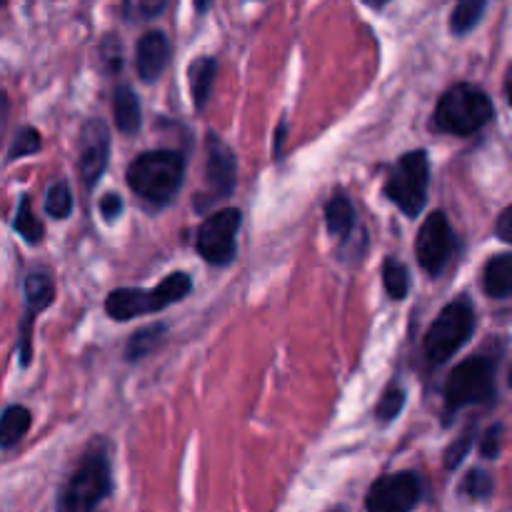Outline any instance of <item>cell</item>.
<instances>
[{"instance_id": "22", "label": "cell", "mask_w": 512, "mask_h": 512, "mask_svg": "<svg viewBox=\"0 0 512 512\" xmlns=\"http://www.w3.org/2000/svg\"><path fill=\"white\" fill-rule=\"evenodd\" d=\"M485 5H488V0H460L455 5L453 15H450V30L455 35L470 33L480 23V18H483Z\"/></svg>"}, {"instance_id": "15", "label": "cell", "mask_w": 512, "mask_h": 512, "mask_svg": "<svg viewBox=\"0 0 512 512\" xmlns=\"http://www.w3.org/2000/svg\"><path fill=\"white\" fill-rule=\"evenodd\" d=\"M113 115H115V125H118L120 133L133 135L140 130V123H143V115H140V100L130 85L123 83L115 88Z\"/></svg>"}, {"instance_id": "27", "label": "cell", "mask_w": 512, "mask_h": 512, "mask_svg": "<svg viewBox=\"0 0 512 512\" xmlns=\"http://www.w3.org/2000/svg\"><path fill=\"white\" fill-rule=\"evenodd\" d=\"M403 405H405V390L400 388V385H393V388L385 390L380 403L375 405V418H378L380 423H390V420L398 418Z\"/></svg>"}, {"instance_id": "17", "label": "cell", "mask_w": 512, "mask_h": 512, "mask_svg": "<svg viewBox=\"0 0 512 512\" xmlns=\"http://www.w3.org/2000/svg\"><path fill=\"white\" fill-rule=\"evenodd\" d=\"M483 288L490 298L503 300L512 295V255H495L483 270Z\"/></svg>"}, {"instance_id": "35", "label": "cell", "mask_w": 512, "mask_h": 512, "mask_svg": "<svg viewBox=\"0 0 512 512\" xmlns=\"http://www.w3.org/2000/svg\"><path fill=\"white\" fill-rule=\"evenodd\" d=\"M505 93H508V100H510V105H512V65H510V70H508V78H505Z\"/></svg>"}, {"instance_id": "12", "label": "cell", "mask_w": 512, "mask_h": 512, "mask_svg": "<svg viewBox=\"0 0 512 512\" xmlns=\"http://www.w3.org/2000/svg\"><path fill=\"white\" fill-rule=\"evenodd\" d=\"M170 60V43L165 33L160 30H148L143 38L138 40L135 48V70H138L143 83H153L160 78Z\"/></svg>"}, {"instance_id": "5", "label": "cell", "mask_w": 512, "mask_h": 512, "mask_svg": "<svg viewBox=\"0 0 512 512\" xmlns=\"http://www.w3.org/2000/svg\"><path fill=\"white\" fill-rule=\"evenodd\" d=\"M475 328V313L468 300H455L445 305L443 313L433 320L428 335H425V358L430 363H445L453 358L460 348L470 340Z\"/></svg>"}, {"instance_id": "24", "label": "cell", "mask_w": 512, "mask_h": 512, "mask_svg": "<svg viewBox=\"0 0 512 512\" xmlns=\"http://www.w3.org/2000/svg\"><path fill=\"white\" fill-rule=\"evenodd\" d=\"M15 230L23 235L28 243H40L43 240V225L35 218L33 208H30V198H23L18 205V215H15Z\"/></svg>"}, {"instance_id": "19", "label": "cell", "mask_w": 512, "mask_h": 512, "mask_svg": "<svg viewBox=\"0 0 512 512\" xmlns=\"http://www.w3.org/2000/svg\"><path fill=\"white\" fill-rule=\"evenodd\" d=\"M30 410L23 405H10L3 415H0V448L8 450L23 440V435L30 430Z\"/></svg>"}, {"instance_id": "10", "label": "cell", "mask_w": 512, "mask_h": 512, "mask_svg": "<svg viewBox=\"0 0 512 512\" xmlns=\"http://www.w3.org/2000/svg\"><path fill=\"white\" fill-rule=\"evenodd\" d=\"M238 178V160L230 145L220 135L208 133L205 138V203L228 198L235 190Z\"/></svg>"}, {"instance_id": "33", "label": "cell", "mask_w": 512, "mask_h": 512, "mask_svg": "<svg viewBox=\"0 0 512 512\" xmlns=\"http://www.w3.org/2000/svg\"><path fill=\"white\" fill-rule=\"evenodd\" d=\"M100 213H103L105 220H115L123 213V198L118 193L103 195V200H100Z\"/></svg>"}, {"instance_id": "20", "label": "cell", "mask_w": 512, "mask_h": 512, "mask_svg": "<svg viewBox=\"0 0 512 512\" xmlns=\"http://www.w3.org/2000/svg\"><path fill=\"white\" fill-rule=\"evenodd\" d=\"M190 288H193V280L185 273H170L158 288L150 290V300H153V313L168 308V305L180 303V300L188 298Z\"/></svg>"}, {"instance_id": "9", "label": "cell", "mask_w": 512, "mask_h": 512, "mask_svg": "<svg viewBox=\"0 0 512 512\" xmlns=\"http://www.w3.org/2000/svg\"><path fill=\"white\" fill-rule=\"evenodd\" d=\"M415 253L418 263L425 273L440 275L448 265L450 253H453V228L443 210H435L420 228L418 240H415Z\"/></svg>"}, {"instance_id": "26", "label": "cell", "mask_w": 512, "mask_h": 512, "mask_svg": "<svg viewBox=\"0 0 512 512\" xmlns=\"http://www.w3.org/2000/svg\"><path fill=\"white\" fill-rule=\"evenodd\" d=\"M493 478H490L485 470H470L468 475H465L463 485H460V493L468 495V498L473 500H488L490 495H493Z\"/></svg>"}, {"instance_id": "3", "label": "cell", "mask_w": 512, "mask_h": 512, "mask_svg": "<svg viewBox=\"0 0 512 512\" xmlns=\"http://www.w3.org/2000/svg\"><path fill=\"white\" fill-rule=\"evenodd\" d=\"M493 118V103L488 95L470 83H458L440 98L435 108V128L450 135H473Z\"/></svg>"}, {"instance_id": "6", "label": "cell", "mask_w": 512, "mask_h": 512, "mask_svg": "<svg viewBox=\"0 0 512 512\" xmlns=\"http://www.w3.org/2000/svg\"><path fill=\"white\" fill-rule=\"evenodd\" d=\"M495 393V368L488 358H468L450 373L445 383V410L485 403Z\"/></svg>"}, {"instance_id": "38", "label": "cell", "mask_w": 512, "mask_h": 512, "mask_svg": "<svg viewBox=\"0 0 512 512\" xmlns=\"http://www.w3.org/2000/svg\"><path fill=\"white\" fill-rule=\"evenodd\" d=\"M510 388H512V370H510Z\"/></svg>"}, {"instance_id": "29", "label": "cell", "mask_w": 512, "mask_h": 512, "mask_svg": "<svg viewBox=\"0 0 512 512\" xmlns=\"http://www.w3.org/2000/svg\"><path fill=\"white\" fill-rule=\"evenodd\" d=\"M100 58L108 73H118L123 68V45L115 35H105L103 43H100Z\"/></svg>"}, {"instance_id": "4", "label": "cell", "mask_w": 512, "mask_h": 512, "mask_svg": "<svg viewBox=\"0 0 512 512\" xmlns=\"http://www.w3.org/2000/svg\"><path fill=\"white\" fill-rule=\"evenodd\" d=\"M430 163L425 150H410L395 163L385 180V195L390 203L398 205L408 218H418L428 203Z\"/></svg>"}, {"instance_id": "14", "label": "cell", "mask_w": 512, "mask_h": 512, "mask_svg": "<svg viewBox=\"0 0 512 512\" xmlns=\"http://www.w3.org/2000/svg\"><path fill=\"white\" fill-rule=\"evenodd\" d=\"M105 313L118 323L125 320L140 318V315L153 313V300H150V290L143 288H118L108 295L105 300Z\"/></svg>"}, {"instance_id": "1", "label": "cell", "mask_w": 512, "mask_h": 512, "mask_svg": "<svg viewBox=\"0 0 512 512\" xmlns=\"http://www.w3.org/2000/svg\"><path fill=\"white\" fill-rule=\"evenodd\" d=\"M185 175V158L178 150H148L128 165L130 190L150 205H168L178 195Z\"/></svg>"}, {"instance_id": "36", "label": "cell", "mask_w": 512, "mask_h": 512, "mask_svg": "<svg viewBox=\"0 0 512 512\" xmlns=\"http://www.w3.org/2000/svg\"><path fill=\"white\" fill-rule=\"evenodd\" d=\"M193 3H195V8H198V13H205V10L213 5V0H193Z\"/></svg>"}, {"instance_id": "25", "label": "cell", "mask_w": 512, "mask_h": 512, "mask_svg": "<svg viewBox=\"0 0 512 512\" xmlns=\"http://www.w3.org/2000/svg\"><path fill=\"white\" fill-rule=\"evenodd\" d=\"M45 210H48V215H53V218L63 220L68 218L70 210H73V193H70L68 183H55L50 185L48 195H45Z\"/></svg>"}, {"instance_id": "11", "label": "cell", "mask_w": 512, "mask_h": 512, "mask_svg": "<svg viewBox=\"0 0 512 512\" xmlns=\"http://www.w3.org/2000/svg\"><path fill=\"white\" fill-rule=\"evenodd\" d=\"M110 155V130L103 120L90 118L80 130L78 140V170L85 188H93L105 173Z\"/></svg>"}, {"instance_id": "21", "label": "cell", "mask_w": 512, "mask_h": 512, "mask_svg": "<svg viewBox=\"0 0 512 512\" xmlns=\"http://www.w3.org/2000/svg\"><path fill=\"white\" fill-rule=\"evenodd\" d=\"M163 335H165V325L163 323H155V325H148V328H140L138 333L130 338L128 348H125V358H128L130 363L148 358V355L153 353V350L158 348L160 343H163Z\"/></svg>"}, {"instance_id": "34", "label": "cell", "mask_w": 512, "mask_h": 512, "mask_svg": "<svg viewBox=\"0 0 512 512\" xmlns=\"http://www.w3.org/2000/svg\"><path fill=\"white\" fill-rule=\"evenodd\" d=\"M495 233H498L500 240L505 243H512V205L505 208L503 213L498 215V223H495Z\"/></svg>"}, {"instance_id": "30", "label": "cell", "mask_w": 512, "mask_h": 512, "mask_svg": "<svg viewBox=\"0 0 512 512\" xmlns=\"http://www.w3.org/2000/svg\"><path fill=\"white\" fill-rule=\"evenodd\" d=\"M35 150H40L38 130L23 128L18 135H15L13 145H10V160L23 158V155H33Z\"/></svg>"}, {"instance_id": "16", "label": "cell", "mask_w": 512, "mask_h": 512, "mask_svg": "<svg viewBox=\"0 0 512 512\" xmlns=\"http://www.w3.org/2000/svg\"><path fill=\"white\" fill-rule=\"evenodd\" d=\"M215 75H218V60L205 55L190 63L188 68V83H190V95H193L195 108L203 110L205 103L210 98V90H213Z\"/></svg>"}, {"instance_id": "2", "label": "cell", "mask_w": 512, "mask_h": 512, "mask_svg": "<svg viewBox=\"0 0 512 512\" xmlns=\"http://www.w3.org/2000/svg\"><path fill=\"white\" fill-rule=\"evenodd\" d=\"M113 493V470L103 445H95L80 460L78 470L60 495V512H98Z\"/></svg>"}, {"instance_id": "8", "label": "cell", "mask_w": 512, "mask_h": 512, "mask_svg": "<svg viewBox=\"0 0 512 512\" xmlns=\"http://www.w3.org/2000/svg\"><path fill=\"white\" fill-rule=\"evenodd\" d=\"M423 498V483L415 473H390L375 480L365 495L368 512H413Z\"/></svg>"}, {"instance_id": "18", "label": "cell", "mask_w": 512, "mask_h": 512, "mask_svg": "<svg viewBox=\"0 0 512 512\" xmlns=\"http://www.w3.org/2000/svg\"><path fill=\"white\" fill-rule=\"evenodd\" d=\"M325 225H328L330 235L340 240H348L355 228V210L348 195L335 193L330 203L325 205Z\"/></svg>"}, {"instance_id": "39", "label": "cell", "mask_w": 512, "mask_h": 512, "mask_svg": "<svg viewBox=\"0 0 512 512\" xmlns=\"http://www.w3.org/2000/svg\"><path fill=\"white\" fill-rule=\"evenodd\" d=\"M5 3V0H0V5H3Z\"/></svg>"}, {"instance_id": "13", "label": "cell", "mask_w": 512, "mask_h": 512, "mask_svg": "<svg viewBox=\"0 0 512 512\" xmlns=\"http://www.w3.org/2000/svg\"><path fill=\"white\" fill-rule=\"evenodd\" d=\"M55 298V285L50 275L45 273H30L25 278V303H28V318L23 325V348H20V360L23 365L30 363V323L40 310L48 308Z\"/></svg>"}, {"instance_id": "28", "label": "cell", "mask_w": 512, "mask_h": 512, "mask_svg": "<svg viewBox=\"0 0 512 512\" xmlns=\"http://www.w3.org/2000/svg\"><path fill=\"white\" fill-rule=\"evenodd\" d=\"M165 5H168V0H123V10L128 20L158 18Z\"/></svg>"}, {"instance_id": "31", "label": "cell", "mask_w": 512, "mask_h": 512, "mask_svg": "<svg viewBox=\"0 0 512 512\" xmlns=\"http://www.w3.org/2000/svg\"><path fill=\"white\" fill-rule=\"evenodd\" d=\"M473 435H475L473 428H468L458 440H455L453 445H450L448 450H445V468L455 470L460 463H463L465 455H468V450H470V445H473Z\"/></svg>"}, {"instance_id": "23", "label": "cell", "mask_w": 512, "mask_h": 512, "mask_svg": "<svg viewBox=\"0 0 512 512\" xmlns=\"http://www.w3.org/2000/svg\"><path fill=\"white\" fill-rule=\"evenodd\" d=\"M383 285L388 290V295L393 300H403L410 290V278L408 268H405L400 260L388 258L383 263Z\"/></svg>"}, {"instance_id": "32", "label": "cell", "mask_w": 512, "mask_h": 512, "mask_svg": "<svg viewBox=\"0 0 512 512\" xmlns=\"http://www.w3.org/2000/svg\"><path fill=\"white\" fill-rule=\"evenodd\" d=\"M500 440H503V428H500V425H493V428H488V433H485L483 440H480V455H483V458H488V460L498 458Z\"/></svg>"}, {"instance_id": "7", "label": "cell", "mask_w": 512, "mask_h": 512, "mask_svg": "<svg viewBox=\"0 0 512 512\" xmlns=\"http://www.w3.org/2000/svg\"><path fill=\"white\" fill-rule=\"evenodd\" d=\"M243 213L238 208H225L203 220L195 238V248L210 265H228L238 250V230Z\"/></svg>"}, {"instance_id": "37", "label": "cell", "mask_w": 512, "mask_h": 512, "mask_svg": "<svg viewBox=\"0 0 512 512\" xmlns=\"http://www.w3.org/2000/svg\"><path fill=\"white\" fill-rule=\"evenodd\" d=\"M365 3H368L370 8H383V5L388 3V0H365Z\"/></svg>"}]
</instances>
